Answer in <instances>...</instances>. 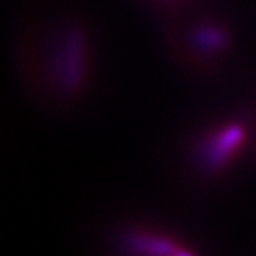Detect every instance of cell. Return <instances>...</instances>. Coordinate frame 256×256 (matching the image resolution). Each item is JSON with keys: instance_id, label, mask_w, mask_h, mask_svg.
Returning a JSON list of instances; mask_svg holds the SVG:
<instances>
[{"instance_id": "6da1fadb", "label": "cell", "mask_w": 256, "mask_h": 256, "mask_svg": "<svg viewBox=\"0 0 256 256\" xmlns=\"http://www.w3.org/2000/svg\"><path fill=\"white\" fill-rule=\"evenodd\" d=\"M178 256H188V255H182V254H181V255H178Z\"/></svg>"}]
</instances>
